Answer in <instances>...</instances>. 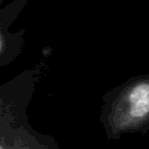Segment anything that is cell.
I'll return each mask as SVG.
<instances>
[{"mask_svg":"<svg viewBox=\"0 0 149 149\" xmlns=\"http://www.w3.org/2000/svg\"><path fill=\"white\" fill-rule=\"evenodd\" d=\"M47 64L38 61L0 84V149H62L57 140L33 127L29 106Z\"/></svg>","mask_w":149,"mask_h":149,"instance_id":"6da1fadb","label":"cell"},{"mask_svg":"<svg viewBox=\"0 0 149 149\" xmlns=\"http://www.w3.org/2000/svg\"><path fill=\"white\" fill-rule=\"evenodd\" d=\"M100 123L108 140L149 130V73L130 77L102 94Z\"/></svg>","mask_w":149,"mask_h":149,"instance_id":"7a4b0ae2","label":"cell"},{"mask_svg":"<svg viewBox=\"0 0 149 149\" xmlns=\"http://www.w3.org/2000/svg\"><path fill=\"white\" fill-rule=\"evenodd\" d=\"M30 0H10L0 6V69L13 63L23 51L26 29L13 31L12 26Z\"/></svg>","mask_w":149,"mask_h":149,"instance_id":"3957f363","label":"cell"},{"mask_svg":"<svg viewBox=\"0 0 149 149\" xmlns=\"http://www.w3.org/2000/svg\"><path fill=\"white\" fill-rule=\"evenodd\" d=\"M3 2H5V0H0V6H2V5H3Z\"/></svg>","mask_w":149,"mask_h":149,"instance_id":"277c9868","label":"cell"}]
</instances>
